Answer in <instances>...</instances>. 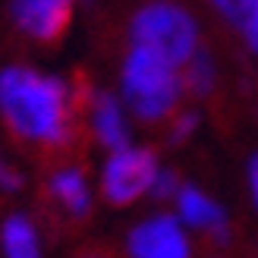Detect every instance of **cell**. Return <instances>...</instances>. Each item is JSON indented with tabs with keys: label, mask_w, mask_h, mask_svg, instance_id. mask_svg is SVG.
<instances>
[{
	"label": "cell",
	"mask_w": 258,
	"mask_h": 258,
	"mask_svg": "<svg viewBox=\"0 0 258 258\" xmlns=\"http://www.w3.org/2000/svg\"><path fill=\"white\" fill-rule=\"evenodd\" d=\"M179 176L173 170H158V176H154V183H151V196L154 199H176V192H179Z\"/></svg>",
	"instance_id": "7c38bea8"
},
{
	"label": "cell",
	"mask_w": 258,
	"mask_h": 258,
	"mask_svg": "<svg viewBox=\"0 0 258 258\" xmlns=\"http://www.w3.org/2000/svg\"><path fill=\"white\" fill-rule=\"evenodd\" d=\"M179 79H183V92L205 98L214 88V63L205 50H196L183 67H179Z\"/></svg>",
	"instance_id": "8fae6325"
},
{
	"label": "cell",
	"mask_w": 258,
	"mask_h": 258,
	"mask_svg": "<svg viewBox=\"0 0 258 258\" xmlns=\"http://www.w3.org/2000/svg\"><path fill=\"white\" fill-rule=\"evenodd\" d=\"M22 186V176L16 173V170H13V167L7 164V161H0V189H19Z\"/></svg>",
	"instance_id": "5bb4252c"
},
{
	"label": "cell",
	"mask_w": 258,
	"mask_h": 258,
	"mask_svg": "<svg viewBox=\"0 0 258 258\" xmlns=\"http://www.w3.org/2000/svg\"><path fill=\"white\" fill-rule=\"evenodd\" d=\"M76 0H13L16 25L41 44H54L67 35Z\"/></svg>",
	"instance_id": "8992f818"
},
{
	"label": "cell",
	"mask_w": 258,
	"mask_h": 258,
	"mask_svg": "<svg viewBox=\"0 0 258 258\" xmlns=\"http://www.w3.org/2000/svg\"><path fill=\"white\" fill-rule=\"evenodd\" d=\"M211 4L224 13V16L230 19V22H236V13H239V0H211Z\"/></svg>",
	"instance_id": "2e32d148"
},
{
	"label": "cell",
	"mask_w": 258,
	"mask_h": 258,
	"mask_svg": "<svg viewBox=\"0 0 258 258\" xmlns=\"http://www.w3.org/2000/svg\"><path fill=\"white\" fill-rule=\"evenodd\" d=\"M50 196H54L73 217H85L88 211H92V192H88L85 173L76 170V167L57 170L54 176H50Z\"/></svg>",
	"instance_id": "9c48e42d"
},
{
	"label": "cell",
	"mask_w": 258,
	"mask_h": 258,
	"mask_svg": "<svg viewBox=\"0 0 258 258\" xmlns=\"http://www.w3.org/2000/svg\"><path fill=\"white\" fill-rule=\"evenodd\" d=\"M249 192H252V205L258 208V154L249 161Z\"/></svg>",
	"instance_id": "9a60e30c"
},
{
	"label": "cell",
	"mask_w": 258,
	"mask_h": 258,
	"mask_svg": "<svg viewBox=\"0 0 258 258\" xmlns=\"http://www.w3.org/2000/svg\"><path fill=\"white\" fill-rule=\"evenodd\" d=\"M129 38L133 44L158 50L176 67H183L199 50V25L189 16V10L173 0H151L139 7L136 16L129 19Z\"/></svg>",
	"instance_id": "3957f363"
},
{
	"label": "cell",
	"mask_w": 258,
	"mask_h": 258,
	"mask_svg": "<svg viewBox=\"0 0 258 258\" xmlns=\"http://www.w3.org/2000/svg\"><path fill=\"white\" fill-rule=\"evenodd\" d=\"M76 110H82L76 92L54 76L29 67H10L0 73V113L13 136L60 148L73 139Z\"/></svg>",
	"instance_id": "6da1fadb"
},
{
	"label": "cell",
	"mask_w": 258,
	"mask_h": 258,
	"mask_svg": "<svg viewBox=\"0 0 258 258\" xmlns=\"http://www.w3.org/2000/svg\"><path fill=\"white\" fill-rule=\"evenodd\" d=\"M129 258H192L183 221L173 214H154L136 224L126 239Z\"/></svg>",
	"instance_id": "5b68a950"
},
{
	"label": "cell",
	"mask_w": 258,
	"mask_h": 258,
	"mask_svg": "<svg viewBox=\"0 0 258 258\" xmlns=\"http://www.w3.org/2000/svg\"><path fill=\"white\" fill-rule=\"evenodd\" d=\"M0 239H4V255L7 258H41L38 233H35L32 221H29V217H22V214L7 217Z\"/></svg>",
	"instance_id": "30bf717a"
},
{
	"label": "cell",
	"mask_w": 258,
	"mask_h": 258,
	"mask_svg": "<svg viewBox=\"0 0 258 258\" xmlns=\"http://www.w3.org/2000/svg\"><path fill=\"white\" fill-rule=\"evenodd\" d=\"M85 258H101V255H85Z\"/></svg>",
	"instance_id": "e0dca14e"
},
{
	"label": "cell",
	"mask_w": 258,
	"mask_h": 258,
	"mask_svg": "<svg viewBox=\"0 0 258 258\" xmlns=\"http://www.w3.org/2000/svg\"><path fill=\"white\" fill-rule=\"evenodd\" d=\"M176 211H179V221L205 230L214 242H227L230 239V224H227V214L224 208L217 205L214 199H208L202 189L196 186H179L176 192Z\"/></svg>",
	"instance_id": "52a82bcc"
},
{
	"label": "cell",
	"mask_w": 258,
	"mask_h": 258,
	"mask_svg": "<svg viewBox=\"0 0 258 258\" xmlns=\"http://www.w3.org/2000/svg\"><path fill=\"white\" fill-rule=\"evenodd\" d=\"M199 126V113L196 110H183L173 117V126H170V142H186Z\"/></svg>",
	"instance_id": "4fadbf2b"
},
{
	"label": "cell",
	"mask_w": 258,
	"mask_h": 258,
	"mask_svg": "<svg viewBox=\"0 0 258 258\" xmlns=\"http://www.w3.org/2000/svg\"><path fill=\"white\" fill-rule=\"evenodd\" d=\"M120 88L123 104L142 123H161L176 110L179 95H183V79H179L176 63H170L151 47L133 44L120 70Z\"/></svg>",
	"instance_id": "7a4b0ae2"
},
{
	"label": "cell",
	"mask_w": 258,
	"mask_h": 258,
	"mask_svg": "<svg viewBox=\"0 0 258 258\" xmlns=\"http://www.w3.org/2000/svg\"><path fill=\"white\" fill-rule=\"evenodd\" d=\"M158 170L161 167L154 151L123 145L117 151H110L104 170H101V196L110 205H133L145 192H151Z\"/></svg>",
	"instance_id": "277c9868"
},
{
	"label": "cell",
	"mask_w": 258,
	"mask_h": 258,
	"mask_svg": "<svg viewBox=\"0 0 258 258\" xmlns=\"http://www.w3.org/2000/svg\"><path fill=\"white\" fill-rule=\"evenodd\" d=\"M88 120H92V133L95 139L104 145L107 151H117L129 145V126H126V113L123 104L107 92H95L88 101Z\"/></svg>",
	"instance_id": "ba28073f"
}]
</instances>
